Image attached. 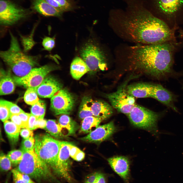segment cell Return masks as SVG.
Returning <instances> with one entry per match:
<instances>
[{
    "mask_svg": "<svg viewBox=\"0 0 183 183\" xmlns=\"http://www.w3.org/2000/svg\"><path fill=\"white\" fill-rule=\"evenodd\" d=\"M100 172H96L88 175L86 178L84 183H96L97 181Z\"/></svg>",
    "mask_w": 183,
    "mask_h": 183,
    "instance_id": "obj_40",
    "label": "cell"
},
{
    "mask_svg": "<svg viewBox=\"0 0 183 183\" xmlns=\"http://www.w3.org/2000/svg\"><path fill=\"white\" fill-rule=\"evenodd\" d=\"M20 134L24 139H26L30 137H33V133L32 130L26 128H23L20 130Z\"/></svg>",
    "mask_w": 183,
    "mask_h": 183,
    "instance_id": "obj_41",
    "label": "cell"
},
{
    "mask_svg": "<svg viewBox=\"0 0 183 183\" xmlns=\"http://www.w3.org/2000/svg\"><path fill=\"white\" fill-rule=\"evenodd\" d=\"M30 114L22 112L18 115L23 123L25 128H27Z\"/></svg>",
    "mask_w": 183,
    "mask_h": 183,
    "instance_id": "obj_44",
    "label": "cell"
},
{
    "mask_svg": "<svg viewBox=\"0 0 183 183\" xmlns=\"http://www.w3.org/2000/svg\"><path fill=\"white\" fill-rule=\"evenodd\" d=\"M35 138L34 150L35 153L51 169L54 174L58 176L60 141L47 134H37Z\"/></svg>",
    "mask_w": 183,
    "mask_h": 183,
    "instance_id": "obj_5",
    "label": "cell"
},
{
    "mask_svg": "<svg viewBox=\"0 0 183 183\" xmlns=\"http://www.w3.org/2000/svg\"><path fill=\"white\" fill-rule=\"evenodd\" d=\"M10 118L11 121L21 128H25V126L18 115H12Z\"/></svg>",
    "mask_w": 183,
    "mask_h": 183,
    "instance_id": "obj_42",
    "label": "cell"
},
{
    "mask_svg": "<svg viewBox=\"0 0 183 183\" xmlns=\"http://www.w3.org/2000/svg\"><path fill=\"white\" fill-rule=\"evenodd\" d=\"M93 101L89 96H85L82 98L78 112V116L82 120L86 117L93 116L92 111Z\"/></svg>",
    "mask_w": 183,
    "mask_h": 183,
    "instance_id": "obj_26",
    "label": "cell"
},
{
    "mask_svg": "<svg viewBox=\"0 0 183 183\" xmlns=\"http://www.w3.org/2000/svg\"><path fill=\"white\" fill-rule=\"evenodd\" d=\"M75 103L73 94L67 89H62L51 98L50 109L55 115L70 114Z\"/></svg>",
    "mask_w": 183,
    "mask_h": 183,
    "instance_id": "obj_11",
    "label": "cell"
},
{
    "mask_svg": "<svg viewBox=\"0 0 183 183\" xmlns=\"http://www.w3.org/2000/svg\"><path fill=\"white\" fill-rule=\"evenodd\" d=\"M14 183H38L27 175L22 173L15 168L11 171Z\"/></svg>",
    "mask_w": 183,
    "mask_h": 183,
    "instance_id": "obj_30",
    "label": "cell"
},
{
    "mask_svg": "<svg viewBox=\"0 0 183 183\" xmlns=\"http://www.w3.org/2000/svg\"><path fill=\"white\" fill-rule=\"evenodd\" d=\"M164 113H157L136 104L127 116L134 127L147 130L158 137L160 132L157 122Z\"/></svg>",
    "mask_w": 183,
    "mask_h": 183,
    "instance_id": "obj_6",
    "label": "cell"
},
{
    "mask_svg": "<svg viewBox=\"0 0 183 183\" xmlns=\"http://www.w3.org/2000/svg\"><path fill=\"white\" fill-rule=\"evenodd\" d=\"M126 84L125 83L116 92L106 94L105 96L112 107L118 112L127 115L136 104L135 98L127 92Z\"/></svg>",
    "mask_w": 183,
    "mask_h": 183,
    "instance_id": "obj_10",
    "label": "cell"
},
{
    "mask_svg": "<svg viewBox=\"0 0 183 183\" xmlns=\"http://www.w3.org/2000/svg\"><path fill=\"white\" fill-rule=\"evenodd\" d=\"M22 158L15 168L38 183H57L51 170L38 156L34 150L23 151Z\"/></svg>",
    "mask_w": 183,
    "mask_h": 183,
    "instance_id": "obj_4",
    "label": "cell"
},
{
    "mask_svg": "<svg viewBox=\"0 0 183 183\" xmlns=\"http://www.w3.org/2000/svg\"><path fill=\"white\" fill-rule=\"evenodd\" d=\"M4 101L9 109L11 115H19L24 112L16 104L7 101Z\"/></svg>",
    "mask_w": 183,
    "mask_h": 183,
    "instance_id": "obj_38",
    "label": "cell"
},
{
    "mask_svg": "<svg viewBox=\"0 0 183 183\" xmlns=\"http://www.w3.org/2000/svg\"><path fill=\"white\" fill-rule=\"evenodd\" d=\"M123 1L125 9H112L109 18L111 25L121 37L143 44L162 43L171 39V30L149 10L145 0Z\"/></svg>",
    "mask_w": 183,
    "mask_h": 183,
    "instance_id": "obj_1",
    "label": "cell"
},
{
    "mask_svg": "<svg viewBox=\"0 0 183 183\" xmlns=\"http://www.w3.org/2000/svg\"><path fill=\"white\" fill-rule=\"evenodd\" d=\"M107 161L112 170L121 178L124 183H131L132 177L130 162L127 157L116 156L108 158Z\"/></svg>",
    "mask_w": 183,
    "mask_h": 183,
    "instance_id": "obj_14",
    "label": "cell"
},
{
    "mask_svg": "<svg viewBox=\"0 0 183 183\" xmlns=\"http://www.w3.org/2000/svg\"><path fill=\"white\" fill-rule=\"evenodd\" d=\"M152 85L142 83L133 84L128 86L126 89L128 93L134 98L151 97Z\"/></svg>",
    "mask_w": 183,
    "mask_h": 183,
    "instance_id": "obj_20",
    "label": "cell"
},
{
    "mask_svg": "<svg viewBox=\"0 0 183 183\" xmlns=\"http://www.w3.org/2000/svg\"><path fill=\"white\" fill-rule=\"evenodd\" d=\"M27 10L9 0H0V23L2 26H13L26 18Z\"/></svg>",
    "mask_w": 183,
    "mask_h": 183,
    "instance_id": "obj_8",
    "label": "cell"
},
{
    "mask_svg": "<svg viewBox=\"0 0 183 183\" xmlns=\"http://www.w3.org/2000/svg\"><path fill=\"white\" fill-rule=\"evenodd\" d=\"M37 119L35 116L30 114L27 128L31 130L36 129V124Z\"/></svg>",
    "mask_w": 183,
    "mask_h": 183,
    "instance_id": "obj_43",
    "label": "cell"
},
{
    "mask_svg": "<svg viewBox=\"0 0 183 183\" xmlns=\"http://www.w3.org/2000/svg\"><path fill=\"white\" fill-rule=\"evenodd\" d=\"M11 162L7 157L2 153L0 157L1 170L2 172H7L11 168Z\"/></svg>",
    "mask_w": 183,
    "mask_h": 183,
    "instance_id": "obj_35",
    "label": "cell"
},
{
    "mask_svg": "<svg viewBox=\"0 0 183 183\" xmlns=\"http://www.w3.org/2000/svg\"><path fill=\"white\" fill-rule=\"evenodd\" d=\"M173 47L167 42L158 44H139L130 47L127 59L131 66L158 79L166 78L172 72Z\"/></svg>",
    "mask_w": 183,
    "mask_h": 183,
    "instance_id": "obj_2",
    "label": "cell"
},
{
    "mask_svg": "<svg viewBox=\"0 0 183 183\" xmlns=\"http://www.w3.org/2000/svg\"><path fill=\"white\" fill-rule=\"evenodd\" d=\"M62 84L58 80L53 76L48 74L36 90L40 97L50 98L62 89Z\"/></svg>",
    "mask_w": 183,
    "mask_h": 183,
    "instance_id": "obj_16",
    "label": "cell"
},
{
    "mask_svg": "<svg viewBox=\"0 0 183 183\" xmlns=\"http://www.w3.org/2000/svg\"><path fill=\"white\" fill-rule=\"evenodd\" d=\"M36 89L29 88L27 89L24 96V100L25 103L32 105L39 100L36 91Z\"/></svg>",
    "mask_w": 183,
    "mask_h": 183,
    "instance_id": "obj_32",
    "label": "cell"
},
{
    "mask_svg": "<svg viewBox=\"0 0 183 183\" xmlns=\"http://www.w3.org/2000/svg\"><path fill=\"white\" fill-rule=\"evenodd\" d=\"M4 126L10 142L13 145L16 144L18 141L21 128L12 121L8 120L4 122Z\"/></svg>",
    "mask_w": 183,
    "mask_h": 183,
    "instance_id": "obj_24",
    "label": "cell"
},
{
    "mask_svg": "<svg viewBox=\"0 0 183 183\" xmlns=\"http://www.w3.org/2000/svg\"><path fill=\"white\" fill-rule=\"evenodd\" d=\"M59 67L52 64H48L32 69L26 75L19 77H12L17 84L28 88L36 89L46 76L51 72L58 69Z\"/></svg>",
    "mask_w": 183,
    "mask_h": 183,
    "instance_id": "obj_9",
    "label": "cell"
},
{
    "mask_svg": "<svg viewBox=\"0 0 183 183\" xmlns=\"http://www.w3.org/2000/svg\"><path fill=\"white\" fill-rule=\"evenodd\" d=\"M36 26H34L31 33L28 35L24 36L19 34L23 50L25 53L30 50L37 43L34 40L33 36Z\"/></svg>",
    "mask_w": 183,
    "mask_h": 183,
    "instance_id": "obj_27",
    "label": "cell"
},
{
    "mask_svg": "<svg viewBox=\"0 0 183 183\" xmlns=\"http://www.w3.org/2000/svg\"><path fill=\"white\" fill-rule=\"evenodd\" d=\"M9 33L10 38L9 47L6 50L0 52V57L16 76L23 77L39 65L41 56L27 54L21 48L16 37L11 32Z\"/></svg>",
    "mask_w": 183,
    "mask_h": 183,
    "instance_id": "obj_3",
    "label": "cell"
},
{
    "mask_svg": "<svg viewBox=\"0 0 183 183\" xmlns=\"http://www.w3.org/2000/svg\"><path fill=\"white\" fill-rule=\"evenodd\" d=\"M42 43L43 50L50 52L55 46V38L54 37H45L43 39Z\"/></svg>",
    "mask_w": 183,
    "mask_h": 183,
    "instance_id": "obj_36",
    "label": "cell"
},
{
    "mask_svg": "<svg viewBox=\"0 0 183 183\" xmlns=\"http://www.w3.org/2000/svg\"><path fill=\"white\" fill-rule=\"evenodd\" d=\"M80 54L88 68L90 74H94L107 68L104 54L94 40L89 39L84 43L80 50Z\"/></svg>",
    "mask_w": 183,
    "mask_h": 183,
    "instance_id": "obj_7",
    "label": "cell"
},
{
    "mask_svg": "<svg viewBox=\"0 0 183 183\" xmlns=\"http://www.w3.org/2000/svg\"><path fill=\"white\" fill-rule=\"evenodd\" d=\"M45 102L39 100L36 103L32 105L30 111L32 114L37 119H43L46 110Z\"/></svg>",
    "mask_w": 183,
    "mask_h": 183,
    "instance_id": "obj_29",
    "label": "cell"
},
{
    "mask_svg": "<svg viewBox=\"0 0 183 183\" xmlns=\"http://www.w3.org/2000/svg\"><path fill=\"white\" fill-rule=\"evenodd\" d=\"M151 97L154 98L169 108L177 112L174 105L175 98L170 92L159 84H152Z\"/></svg>",
    "mask_w": 183,
    "mask_h": 183,
    "instance_id": "obj_17",
    "label": "cell"
},
{
    "mask_svg": "<svg viewBox=\"0 0 183 183\" xmlns=\"http://www.w3.org/2000/svg\"><path fill=\"white\" fill-rule=\"evenodd\" d=\"M70 156L74 160L80 161L85 157V154L79 148L71 143L67 142Z\"/></svg>",
    "mask_w": 183,
    "mask_h": 183,
    "instance_id": "obj_31",
    "label": "cell"
},
{
    "mask_svg": "<svg viewBox=\"0 0 183 183\" xmlns=\"http://www.w3.org/2000/svg\"><path fill=\"white\" fill-rule=\"evenodd\" d=\"M47 121L43 119H37L36 124V128L44 129L45 127Z\"/></svg>",
    "mask_w": 183,
    "mask_h": 183,
    "instance_id": "obj_45",
    "label": "cell"
},
{
    "mask_svg": "<svg viewBox=\"0 0 183 183\" xmlns=\"http://www.w3.org/2000/svg\"><path fill=\"white\" fill-rule=\"evenodd\" d=\"M151 11L155 10L167 16L173 17L183 10V0H145Z\"/></svg>",
    "mask_w": 183,
    "mask_h": 183,
    "instance_id": "obj_12",
    "label": "cell"
},
{
    "mask_svg": "<svg viewBox=\"0 0 183 183\" xmlns=\"http://www.w3.org/2000/svg\"><path fill=\"white\" fill-rule=\"evenodd\" d=\"M89 71L88 67L82 58L77 57L74 59L70 66V73L74 79L79 80Z\"/></svg>",
    "mask_w": 183,
    "mask_h": 183,
    "instance_id": "obj_23",
    "label": "cell"
},
{
    "mask_svg": "<svg viewBox=\"0 0 183 183\" xmlns=\"http://www.w3.org/2000/svg\"><path fill=\"white\" fill-rule=\"evenodd\" d=\"M70 157L67 142L60 141L58 165V176L71 183L73 179L70 173Z\"/></svg>",
    "mask_w": 183,
    "mask_h": 183,
    "instance_id": "obj_13",
    "label": "cell"
},
{
    "mask_svg": "<svg viewBox=\"0 0 183 183\" xmlns=\"http://www.w3.org/2000/svg\"><path fill=\"white\" fill-rule=\"evenodd\" d=\"M116 129L114 122L112 121L99 126L94 131L80 139L87 142L100 143L109 138L116 132Z\"/></svg>",
    "mask_w": 183,
    "mask_h": 183,
    "instance_id": "obj_15",
    "label": "cell"
},
{
    "mask_svg": "<svg viewBox=\"0 0 183 183\" xmlns=\"http://www.w3.org/2000/svg\"><path fill=\"white\" fill-rule=\"evenodd\" d=\"M45 0L51 6L60 11L64 12L60 6L54 0Z\"/></svg>",
    "mask_w": 183,
    "mask_h": 183,
    "instance_id": "obj_46",
    "label": "cell"
},
{
    "mask_svg": "<svg viewBox=\"0 0 183 183\" xmlns=\"http://www.w3.org/2000/svg\"><path fill=\"white\" fill-rule=\"evenodd\" d=\"M11 114L9 109L5 103L4 100L0 101V117L1 120L3 122L8 120L10 118Z\"/></svg>",
    "mask_w": 183,
    "mask_h": 183,
    "instance_id": "obj_34",
    "label": "cell"
},
{
    "mask_svg": "<svg viewBox=\"0 0 183 183\" xmlns=\"http://www.w3.org/2000/svg\"><path fill=\"white\" fill-rule=\"evenodd\" d=\"M23 152L22 150H14L10 151L7 156L11 163L14 165H17L21 160Z\"/></svg>",
    "mask_w": 183,
    "mask_h": 183,
    "instance_id": "obj_33",
    "label": "cell"
},
{
    "mask_svg": "<svg viewBox=\"0 0 183 183\" xmlns=\"http://www.w3.org/2000/svg\"><path fill=\"white\" fill-rule=\"evenodd\" d=\"M58 123L62 137L73 135L78 128L77 123L68 115H62L59 118Z\"/></svg>",
    "mask_w": 183,
    "mask_h": 183,
    "instance_id": "obj_21",
    "label": "cell"
},
{
    "mask_svg": "<svg viewBox=\"0 0 183 183\" xmlns=\"http://www.w3.org/2000/svg\"><path fill=\"white\" fill-rule=\"evenodd\" d=\"M32 6L34 10L46 17H60L64 12L51 6L45 0H33Z\"/></svg>",
    "mask_w": 183,
    "mask_h": 183,
    "instance_id": "obj_18",
    "label": "cell"
},
{
    "mask_svg": "<svg viewBox=\"0 0 183 183\" xmlns=\"http://www.w3.org/2000/svg\"><path fill=\"white\" fill-rule=\"evenodd\" d=\"M35 140L33 137H30L26 139H24L22 142V150L23 151L34 149Z\"/></svg>",
    "mask_w": 183,
    "mask_h": 183,
    "instance_id": "obj_37",
    "label": "cell"
},
{
    "mask_svg": "<svg viewBox=\"0 0 183 183\" xmlns=\"http://www.w3.org/2000/svg\"><path fill=\"white\" fill-rule=\"evenodd\" d=\"M102 121L100 118L94 116L86 117L82 119L80 132L88 134L96 129Z\"/></svg>",
    "mask_w": 183,
    "mask_h": 183,
    "instance_id": "obj_25",
    "label": "cell"
},
{
    "mask_svg": "<svg viewBox=\"0 0 183 183\" xmlns=\"http://www.w3.org/2000/svg\"><path fill=\"white\" fill-rule=\"evenodd\" d=\"M44 129L50 135L55 138L59 139L62 137L59 125L58 122L55 120H47Z\"/></svg>",
    "mask_w": 183,
    "mask_h": 183,
    "instance_id": "obj_28",
    "label": "cell"
},
{
    "mask_svg": "<svg viewBox=\"0 0 183 183\" xmlns=\"http://www.w3.org/2000/svg\"><path fill=\"white\" fill-rule=\"evenodd\" d=\"M92 111L93 116L100 119L102 121L109 118L113 113L112 106L107 102L102 100H94Z\"/></svg>",
    "mask_w": 183,
    "mask_h": 183,
    "instance_id": "obj_19",
    "label": "cell"
},
{
    "mask_svg": "<svg viewBox=\"0 0 183 183\" xmlns=\"http://www.w3.org/2000/svg\"><path fill=\"white\" fill-rule=\"evenodd\" d=\"M65 11L71 10L72 8L71 3L68 0H54Z\"/></svg>",
    "mask_w": 183,
    "mask_h": 183,
    "instance_id": "obj_39",
    "label": "cell"
},
{
    "mask_svg": "<svg viewBox=\"0 0 183 183\" xmlns=\"http://www.w3.org/2000/svg\"><path fill=\"white\" fill-rule=\"evenodd\" d=\"M3 69L0 71V94L1 95L10 94L15 88V82L12 78Z\"/></svg>",
    "mask_w": 183,
    "mask_h": 183,
    "instance_id": "obj_22",
    "label": "cell"
}]
</instances>
